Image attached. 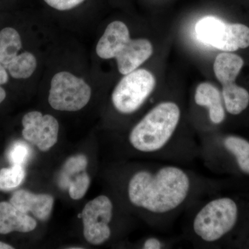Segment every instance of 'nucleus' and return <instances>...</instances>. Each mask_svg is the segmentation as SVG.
I'll list each match as a JSON object with an SVG mask.
<instances>
[{"label":"nucleus","mask_w":249,"mask_h":249,"mask_svg":"<svg viewBox=\"0 0 249 249\" xmlns=\"http://www.w3.org/2000/svg\"><path fill=\"white\" fill-rule=\"evenodd\" d=\"M153 48L146 39H129L116 55L118 69L121 74L126 75L137 70L151 56Z\"/></svg>","instance_id":"9d476101"},{"label":"nucleus","mask_w":249,"mask_h":249,"mask_svg":"<svg viewBox=\"0 0 249 249\" xmlns=\"http://www.w3.org/2000/svg\"><path fill=\"white\" fill-rule=\"evenodd\" d=\"M178 103L155 105L130 129L126 143L134 153L153 160L186 165L199 157V139L183 127Z\"/></svg>","instance_id":"f03ea898"},{"label":"nucleus","mask_w":249,"mask_h":249,"mask_svg":"<svg viewBox=\"0 0 249 249\" xmlns=\"http://www.w3.org/2000/svg\"><path fill=\"white\" fill-rule=\"evenodd\" d=\"M193 101L196 107L205 110L208 121L206 134L217 132V127L223 124L227 116L220 91L211 83H201L196 87Z\"/></svg>","instance_id":"1a4fd4ad"},{"label":"nucleus","mask_w":249,"mask_h":249,"mask_svg":"<svg viewBox=\"0 0 249 249\" xmlns=\"http://www.w3.org/2000/svg\"><path fill=\"white\" fill-rule=\"evenodd\" d=\"M177 237H165L160 235H149L141 242L139 248L142 249H168L173 248L178 242Z\"/></svg>","instance_id":"412c9836"},{"label":"nucleus","mask_w":249,"mask_h":249,"mask_svg":"<svg viewBox=\"0 0 249 249\" xmlns=\"http://www.w3.org/2000/svg\"><path fill=\"white\" fill-rule=\"evenodd\" d=\"M9 80V74L6 67L0 62V86L6 84Z\"/></svg>","instance_id":"b1692460"},{"label":"nucleus","mask_w":249,"mask_h":249,"mask_svg":"<svg viewBox=\"0 0 249 249\" xmlns=\"http://www.w3.org/2000/svg\"><path fill=\"white\" fill-rule=\"evenodd\" d=\"M217 187L212 178L182 165L154 160L129 173L124 194L149 226L165 231L193 205L215 193Z\"/></svg>","instance_id":"f257e3e1"},{"label":"nucleus","mask_w":249,"mask_h":249,"mask_svg":"<svg viewBox=\"0 0 249 249\" xmlns=\"http://www.w3.org/2000/svg\"><path fill=\"white\" fill-rule=\"evenodd\" d=\"M88 165V157L85 155L78 154L67 159L62 166L60 173L59 185L65 188L70 186V178L76 176L78 174L85 172Z\"/></svg>","instance_id":"a211bd4d"},{"label":"nucleus","mask_w":249,"mask_h":249,"mask_svg":"<svg viewBox=\"0 0 249 249\" xmlns=\"http://www.w3.org/2000/svg\"><path fill=\"white\" fill-rule=\"evenodd\" d=\"M51 7L58 11H68L82 4L85 0H44Z\"/></svg>","instance_id":"5701e85b"},{"label":"nucleus","mask_w":249,"mask_h":249,"mask_svg":"<svg viewBox=\"0 0 249 249\" xmlns=\"http://www.w3.org/2000/svg\"><path fill=\"white\" fill-rule=\"evenodd\" d=\"M83 235L87 242L102 245L113 235L111 224L115 217V206L110 197L99 196L87 203L81 213Z\"/></svg>","instance_id":"423d86ee"},{"label":"nucleus","mask_w":249,"mask_h":249,"mask_svg":"<svg viewBox=\"0 0 249 249\" xmlns=\"http://www.w3.org/2000/svg\"><path fill=\"white\" fill-rule=\"evenodd\" d=\"M156 87L155 77L150 71L137 69L124 75L111 93V103L123 115L137 112L145 105Z\"/></svg>","instance_id":"20e7f679"},{"label":"nucleus","mask_w":249,"mask_h":249,"mask_svg":"<svg viewBox=\"0 0 249 249\" xmlns=\"http://www.w3.org/2000/svg\"><path fill=\"white\" fill-rule=\"evenodd\" d=\"M14 247L12 246L4 243V242H0V249H14Z\"/></svg>","instance_id":"a878e982"},{"label":"nucleus","mask_w":249,"mask_h":249,"mask_svg":"<svg viewBox=\"0 0 249 249\" xmlns=\"http://www.w3.org/2000/svg\"><path fill=\"white\" fill-rule=\"evenodd\" d=\"M37 68V60L30 52L18 55L14 60L6 67L13 78L16 79H27L32 76Z\"/></svg>","instance_id":"f3484780"},{"label":"nucleus","mask_w":249,"mask_h":249,"mask_svg":"<svg viewBox=\"0 0 249 249\" xmlns=\"http://www.w3.org/2000/svg\"><path fill=\"white\" fill-rule=\"evenodd\" d=\"M199 157L205 166L212 162L231 158L237 170L249 175V142L235 135L219 132L199 136Z\"/></svg>","instance_id":"7ed1b4c3"},{"label":"nucleus","mask_w":249,"mask_h":249,"mask_svg":"<svg viewBox=\"0 0 249 249\" xmlns=\"http://www.w3.org/2000/svg\"><path fill=\"white\" fill-rule=\"evenodd\" d=\"M29 154V147L25 143L17 142L10 148L8 157L12 165H22L27 161Z\"/></svg>","instance_id":"4be33fe9"},{"label":"nucleus","mask_w":249,"mask_h":249,"mask_svg":"<svg viewBox=\"0 0 249 249\" xmlns=\"http://www.w3.org/2000/svg\"><path fill=\"white\" fill-rule=\"evenodd\" d=\"M221 93L226 110L231 115H239L249 107V91L235 83L222 85Z\"/></svg>","instance_id":"2eb2a0df"},{"label":"nucleus","mask_w":249,"mask_h":249,"mask_svg":"<svg viewBox=\"0 0 249 249\" xmlns=\"http://www.w3.org/2000/svg\"><path fill=\"white\" fill-rule=\"evenodd\" d=\"M90 178L85 172L74 177L69 186V195L73 200H79L84 197L89 189Z\"/></svg>","instance_id":"aec40b11"},{"label":"nucleus","mask_w":249,"mask_h":249,"mask_svg":"<svg viewBox=\"0 0 249 249\" xmlns=\"http://www.w3.org/2000/svg\"><path fill=\"white\" fill-rule=\"evenodd\" d=\"M196 36L206 45L224 52H235L238 49L235 24H227L221 19L207 16L196 23Z\"/></svg>","instance_id":"6e6552de"},{"label":"nucleus","mask_w":249,"mask_h":249,"mask_svg":"<svg viewBox=\"0 0 249 249\" xmlns=\"http://www.w3.org/2000/svg\"><path fill=\"white\" fill-rule=\"evenodd\" d=\"M91 96L89 85L70 72H59L52 78L48 101L55 110L79 111L89 103Z\"/></svg>","instance_id":"39448f33"},{"label":"nucleus","mask_w":249,"mask_h":249,"mask_svg":"<svg viewBox=\"0 0 249 249\" xmlns=\"http://www.w3.org/2000/svg\"><path fill=\"white\" fill-rule=\"evenodd\" d=\"M22 136L41 152H48L58 140L59 123L54 116L40 111L28 112L22 118Z\"/></svg>","instance_id":"0eeeda50"},{"label":"nucleus","mask_w":249,"mask_h":249,"mask_svg":"<svg viewBox=\"0 0 249 249\" xmlns=\"http://www.w3.org/2000/svg\"><path fill=\"white\" fill-rule=\"evenodd\" d=\"M243 65V59L240 55L224 52L219 53L214 60V74L222 85L235 83Z\"/></svg>","instance_id":"4468645a"},{"label":"nucleus","mask_w":249,"mask_h":249,"mask_svg":"<svg viewBox=\"0 0 249 249\" xmlns=\"http://www.w3.org/2000/svg\"><path fill=\"white\" fill-rule=\"evenodd\" d=\"M37 227L36 219L11 202H0V234L12 232H29Z\"/></svg>","instance_id":"ddd939ff"},{"label":"nucleus","mask_w":249,"mask_h":249,"mask_svg":"<svg viewBox=\"0 0 249 249\" xmlns=\"http://www.w3.org/2000/svg\"><path fill=\"white\" fill-rule=\"evenodd\" d=\"M25 170L22 165H12L0 170V190L9 191L19 186L25 178Z\"/></svg>","instance_id":"6ab92c4d"},{"label":"nucleus","mask_w":249,"mask_h":249,"mask_svg":"<svg viewBox=\"0 0 249 249\" xmlns=\"http://www.w3.org/2000/svg\"><path fill=\"white\" fill-rule=\"evenodd\" d=\"M130 39L128 28L120 21H114L106 28L96 45V53L102 59L115 58L119 51Z\"/></svg>","instance_id":"f8f14e48"},{"label":"nucleus","mask_w":249,"mask_h":249,"mask_svg":"<svg viewBox=\"0 0 249 249\" xmlns=\"http://www.w3.org/2000/svg\"><path fill=\"white\" fill-rule=\"evenodd\" d=\"M22 48V40L17 30L6 27L0 31V62L5 67L18 56Z\"/></svg>","instance_id":"dca6fc26"},{"label":"nucleus","mask_w":249,"mask_h":249,"mask_svg":"<svg viewBox=\"0 0 249 249\" xmlns=\"http://www.w3.org/2000/svg\"><path fill=\"white\" fill-rule=\"evenodd\" d=\"M10 202L26 213H31L40 221L50 217L54 205L53 196L41 193L35 194L25 190L15 192Z\"/></svg>","instance_id":"9b49d317"},{"label":"nucleus","mask_w":249,"mask_h":249,"mask_svg":"<svg viewBox=\"0 0 249 249\" xmlns=\"http://www.w3.org/2000/svg\"><path fill=\"white\" fill-rule=\"evenodd\" d=\"M6 93L5 90L0 86V103H2L6 98Z\"/></svg>","instance_id":"393cba45"}]
</instances>
